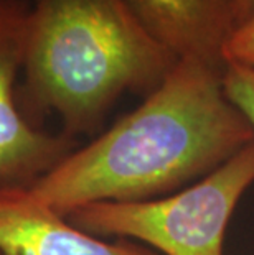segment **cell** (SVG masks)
Masks as SVG:
<instances>
[{
    "label": "cell",
    "instance_id": "obj_1",
    "mask_svg": "<svg viewBox=\"0 0 254 255\" xmlns=\"http://www.w3.org/2000/svg\"><path fill=\"white\" fill-rule=\"evenodd\" d=\"M253 140L254 127L225 92L223 69L178 59L137 109L28 189L64 218L93 203L147 201L210 175Z\"/></svg>",
    "mask_w": 254,
    "mask_h": 255
},
{
    "label": "cell",
    "instance_id": "obj_2",
    "mask_svg": "<svg viewBox=\"0 0 254 255\" xmlns=\"http://www.w3.org/2000/svg\"><path fill=\"white\" fill-rule=\"evenodd\" d=\"M177 61L126 0H35L18 107L25 119L56 114L69 138L91 133L121 96L150 94Z\"/></svg>",
    "mask_w": 254,
    "mask_h": 255
},
{
    "label": "cell",
    "instance_id": "obj_3",
    "mask_svg": "<svg viewBox=\"0 0 254 255\" xmlns=\"http://www.w3.org/2000/svg\"><path fill=\"white\" fill-rule=\"evenodd\" d=\"M251 184L254 140L180 193L147 201L93 203L66 219L93 236L144 242L164 255H223L230 219Z\"/></svg>",
    "mask_w": 254,
    "mask_h": 255
},
{
    "label": "cell",
    "instance_id": "obj_4",
    "mask_svg": "<svg viewBox=\"0 0 254 255\" xmlns=\"http://www.w3.org/2000/svg\"><path fill=\"white\" fill-rule=\"evenodd\" d=\"M31 3L0 0V184L28 186L71 153L73 138L43 132L21 114L17 78L23 69Z\"/></svg>",
    "mask_w": 254,
    "mask_h": 255
},
{
    "label": "cell",
    "instance_id": "obj_5",
    "mask_svg": "<svg viewBox=\"0 0 254 255\" xmlns=\"http://www.w3.org/2000/svg\"><path fill=\"white\" fill-rule=\"evenodd\" d=\"M2 255H155L132 241L107 242L73 226L23 184H0Z\"/></svg>",
    "mask_w": 254,
    "mask_h": 255
},
{
    "label": "cell",
    "instance_id": "obj_6",
    "mask_svg": "<svg viewBox=\"0 0 254 255\" xmlns=\"http://www.w3.org/2000/svg\"><path fill=\"white\" fill-rule=\"evenodd\" d=\"M145 30L177 59L225 69L223 50L236 28L235 0H126Z\"/></svg>",
    "mask_w": 254,
    "mask_h": 255
},
{
    "label": "cell",
    "instance_id": "obj_7",
    "mask_svg": "<svg viewBox=\"0 0 254 255\" xmlns=\"http://www.w3.org/2000/svg\"><path fill=\"white\" fill-rule=\"evenodd\" d=\"M223 88L228 99L245 114L254 127V69L225 64Z\"/></svg>",
    "mask_w": 254,
    "mask_h": 255
},
{
    "label": "cell",
    "instance_id": "obj_8",
    "mask_svg": "<svg viewBox=\"0 0 254 255\" xmlns=\"http://www.w3.org/2000/svg\"><path fill=\"white\" fill-rule=\"evenodd\" d=\"M223 61L254 69V15L231 33L223 50Z\"/></svg>",
    "mask_w": 254,
    "mask_h": 255
},
{
    "label": "cell",
    "instance_id": "obj_9",
    "mask_svg": "<svg viewBox=\"0 0 254 255\" xmlns=\"http://www.w3.org/2000/svg\"><path fill=\"white\" fill-rule=\"evenodd\" d=\"M235 13H236V26L254 15V0H235ZM236 30V28H235Z\"/></svg>",
    "mask_w": 254,
    "mask_h": 255
},
{
    "label": "cell",
    "instance_id": "obj_10",
    "mask_svg": "<svg viewBox=\"0 0 254 255\" xmlns=\"http://www.w3.org/2000/svg\"><path fill=\"white\" fill-rule=\"evenodd\" d=\"M0 255H2V254H0Z\"/></svg>",
    "mask_w": 254,
    "mask_h": 255
}]
</instances>
